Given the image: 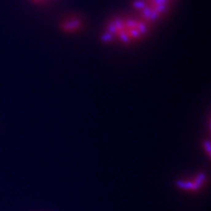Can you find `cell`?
I'll use <instances>...</instances> for the list:
<instances>
[{"label":"cell","instance_id":"cell-2","mask_svg":"<svg viewBox=\"0 0 211 211\" xmlns=\"http://www.w3.org/2000/svg\"><path fill=\"white\" fill-rule=\"evenodd\" d=\"M171 0H133L136 16L151 25L163 18L169 10Z\"/></svg>","mask_w":211,"mask_h":211},{"label":"cell","instance_id":"cell-3","mask_svg":"<svg viewBox=\"0 0 211 211\" xmlns=\"http://www.w3.org/2000/svg\"><path fill=\"white\" fill-rule=\"evenodd\" d=\"M206 176L204 174H199L190 181H178L177 186L180 189L187 191H198L204 184Z\"/></svg>","mask_w":211,"mask_h":211},{"label":"cell","instance_id":"cell-1","mask_svg":"<svg viewBox=\"0 0 211 211\" xmlns=\"http://www.w3.org/2000/svg\"><path fill=\"white\" fill-rule=\"evenodd\" d=\"M150 26L137 16L113 17L105 25L102 40L106 42L131 44L147 35Z\"/></svg>","mask_w":211,"mask_h":211},{"label":"cell","instance_id":"cell-4","mask_svg":"<svg viewBox=\"0 0 211 211\" xmlns=\"http://www.w3.org/2000/svg\"><path fill=\"white\" fill-rule=\"evenodd\" d=\"M81 21L77 17H68L61 24L63 31L67 33L76 32L81 28Z\"/></svg>","mask_w":211,"mask_h":211}]
</instances>
